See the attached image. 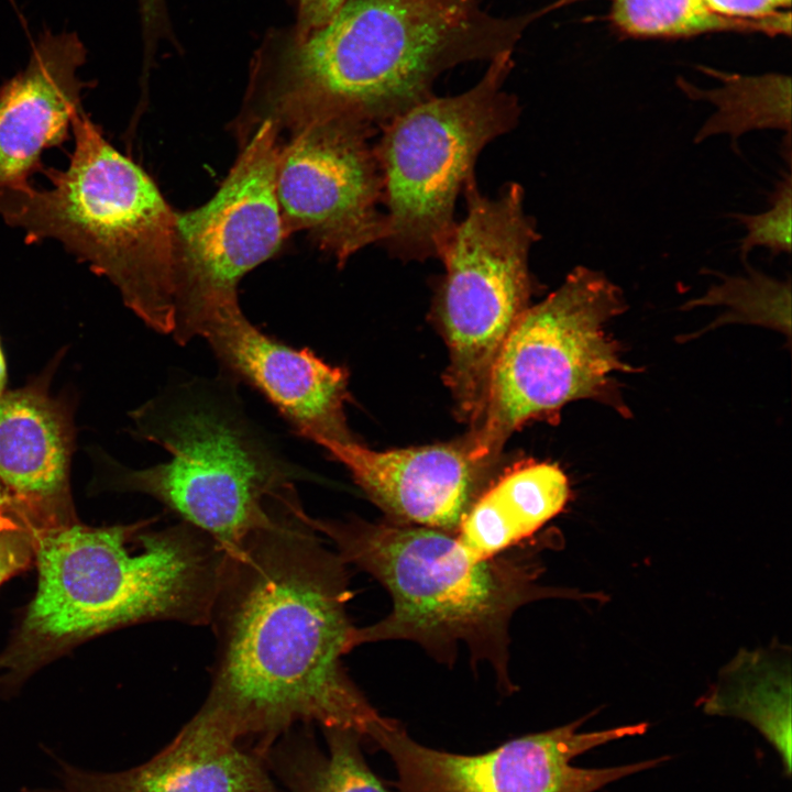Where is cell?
<instances>
[{"instance_id": "cell-1", "label": "cell", "mask_w": 792, "mask_h": 792, "mask_svg": "<svg viewBox=\"0 0 792 792\" xmlns=\"http://www.w3.org/2000/svg\"><path fill=\"white\" fill-rule=\"evenodd\" d=\"M295 490L268 525L227 553L210 625L217 637L209 692L193 716L264 757L297 726L350 729L364 744L383 716L350 679L356 647L346 563L308 521Z\"/></svg>"}, {"instance_id": "cell-2", "label": "cell", "mask_w": 792, "mask_h": 792, "mask_svg": "<svg viewBox=\"0 0 792 792\" xmlns=\"http://www.w3.org/2000/svg\"><path fill=\"white\" fill-rule=\"evenodd\" d=\"M541 16L495 15L482 0H346L307 34L271 29L250 90L278 120L332 114L381 128L435 96L447 70L514 52Z\"/></svg>"}, {"instance_id": "cell-3", "label": "cell", "mask_w": 792, "mask_h": 792, "mask_svg": "<svg viewBox=\"0 0 792 792\" xmlns=\"http://www.w3.org/2000/svg\"><path fill=\"white\" fill-rule=\"evenodd\" d=\"M154 519L91 527L79 520L31 534L37 585L0 652L11 686L99 635L173 620L209 625L227 551L191 525Z\"/></svg>"}, {"instance_id": "cell-4", "label": "cell", "mask_w": 792, "mask_h": 792, "mask_svg": "<svg viewBox=\"0 0 792 792\" xmlns=\"http://www.w3.org/2000/svg\"><path fill=\"white\" fill-rule=\"evenodd\" d=\"M311 527L336 551L376 579L392 598L377 623L356 627V646L384 640L420 645L451 662L463 644L474 662L493 667L503 690L508 674L509 624L515 612L536 600L573 597L574 592L539 584L538 562L528 552L477 559L455 534L392 520L319 519Z\"/></svg>"}, {"instance_id": "cell-5", "label": "cell", "mask_w": 792, "mask_h": 792, "mask_svg": "<svg viewBox=\"0 0 792 792\" xmlns=\"http://www.w3.org/2000/svg\"><path fill=\"white\" fill-rule=\"evenodd\" d=\"M66 168L51 187L0 191V217L26 243L53 239L107 277L148 327L170 334L179 270L177 215L152 178L105 138L84 110L72 120Z\"/></svg>"}, {"instance_id": "cell-6", "label": "cell", "mask_w": 792, "mask_h": 792, "mask_svg": "<svg viewBox=\"0 0 792 792\" xmlns=\"http://www.w3.org/2000/svg\"><path fill=\"white\" fill-rule=\"evenodd\" d=\"M229 387L191 380L136 410L138 433L170 458L122 472L116 484L152 496L232 552L271 522L274 498L309 474L283 457Z\"/></svg>"}, {"instance_id": "cell-7", "label": "cell", "mask_w": 792, "mask_h": 792, "mask_svg": "<svg viewBox=\"0 0 792 792\" xmlns=\"http://www.w3.org/2000/svg\"><path fill=\"white\" fill-rule=\"evenodd\" d=\"M626 309L622 288L584 265L529 306L499 351L482 416L465 435L473 457L496 464L517 429L574 400L624 407L615 376L635 369L623 362L607 326Z\"/></svg>"}, {"instance_id": "cell-8", "label": "cell", "mask_w": 792, "mask_h": 792, "mask_svg": "<svg viewBox=\"0 0 792 792\" xmlns=\"http://www.w3.org/2000/svg\"><path fill=\"white\" fill-rule=\"evenodd\" d=\"M513 52L492 61L462 94L432 96L386 122L374 144L385 204L380 242L403 261L440 258L457 226L454 205L482 150L518 122L504 89Z\"/></svg>"}, {"instance_id": "cell-9", "label": "cell", "mask_w": 792, "mask_h": 792, "mask_svg": "<svg viewBox=\"0 0 792 792\" xmlns=\"http://www.w3.org/2000/svg\"><path fill=\"white\" fill-rule=\"evenodd\" d=\"M462 193L466 213L440 257L446 272L433 315L449 352L443 380L454 414L472 428L484 410L499 351L529 307V253L540 234L525 212L519 184L491 198L473 176Z\"/></svg>"}, {"instance_id": "cell-10", "label": "cell", "mask_w": 792, "mask_h": 792, "mask_svg": "<svg viewBox=\"0 0 792 792\" xmlns=\"http://www.w3.org/2000/svg\"><path fill=\"white\" fill-rule=\"evenodd\" d=\"M280 128L267 117L204 206L177 215L179 270L173 334L186 344L219 308L237 304L240 279L288 234L276 193Z\"/></svg>"}, {"instance_id": "cell-11", "label": "cell", "mask_w": 792, "mask_h": 792, "mask_svg": "<svg viewBox=\"0 0 792 792\" xmlns=\"http://www.w3.org/2000/svg\"><path fill=\"white\" fill-rule=\"evenodd\" d=\"M590 716L473 755L428 747L414 739L400 722L383 717L365 747L389 757L396 773L393 792H595L668 760L659 757L616 767H575L572 760L578 756L648 729L647 723H638L579 732Z\"/></svg>"}, {"instance_id": "cell-12", "label": "cell", "mask_w": 792, "mask_h": 792, "mask_svg": "<svg viewBox=\"0 0 792 792\" xmlns=\"http://www.w3.org/2000/svg\"><path fill=\"white\" fill-rule=\"evenodd\" d=\"M276 193L287 233L304 230L339 265L384 234L382 177L371 138L359 120L308 114L278 122Z\"/></svg>"}, {"instance_id": "cell-13", "label": "cell", "mask_w": 792, "mask_h": 792, "mask_svg": "<svg viewBox=\"0 0 792 792\" xmlns=\"http://www.w3.org/2000/svg\"><path fill=\"white\" fill-rule=\"evenodd\" d=\"M205 338L222 366L256 388L300 437L321 446L354 440L346 425L348 372L260 331L239 302L215 311Z\"/></svg>"}, {"instance_id": "cell-14", "label": "cell", "mask_w": 792, "mask_h": 792, "mask_svg": "<svg viewBox=\"0 0 792 792\" xmlns=\"http://www.w3.org/2000/svg\"><path fill=\"white\" fill-rule=\"evenodd\" d=\"M343 464L388 520L455 534L488 487L495 464L477 460L466 437L444 443L374 451L356 440L321 444Z\"/></svg>"}, {"instance_id": "cell-15", "label": "cell", "mask_w": 792, "mask_h": 792, "mask_svg": "<svg viewBox=\"0 0 792 792\" xmlns=\"http://www.w3.org/2000/svg\"><path fill=\"white\" fill-rule=\"evenodd\" d=\"M70 413L43 380L0 396V504L30 535L78 520Z\"/></svg>"}, {"instance_id": "cell-16", "label": "cell", "mask_w": 792, "mask_h": 792, "mask_svg": "<svg viewBox=\"0 0 792 792\" xmlns=\"http://www.w3.org/2000/svg\"><path fill=\"white\" fill-rule=\"evenodd\" d=\"M86 56L76 33L47 30L33 45L26 67L0 87V191L30 185V177L45 166L43 152L68 139L89 87L78 75Z\"/></svg>"}, {"instance_id": "cell-17", "label": "cell", "mask_w": 792, "mask_h": 792, "mask_svg": "<svg viewBox=\"0 0 792 792\" xmlns=\"http://www.w3.org/2000/svg\"><path fill=\"white\" fill-rule=\"evenodd\" d=\"M55 792H279L262 757L190 718L146 762L119 772L61 767Z\"/></svg>"}, {"instance_id": "cell-18", "label": "cell", "mask_w": 792, "mask_h": 792, "mask_svg": "<svg viewBox=\"0 0 792 792\" xmlns=\"http://www.w3.org/2000/svg\"><path fill=\"white\" fill-rule=\"evenodd\" d=\"M569 497V481L559 466L513 468L477 497L455 536L477 559L493 558L532 536L562 512Z\"/></svg>"}, {"instance_id": "cell-19", "label": "cell", "mask_w": 792, "mask_h": 792, "mask_svg": "<svg viewBox=\"0 0 792 792\" xmlns=\"http://www.w3.org/2000/svg\"><path fill=\"white\" fill-rule=\"evenodd\" d=\"M310 727L286 733L263 757L289 792H393L369 766L361 734L322 729L327 743L323 751Z\"/></svg>"}, {"instance_id": "cell-20", "label": "cell", "mask_w": 792, "mask_h": 792, "mask_svg": "<svg viewBox=\"0 0 792 792\" xmlns=\"http://www.w3.org/2000/svg\"><path fill=\"white\" fill-rule=\"evenodd\" d=\"M708 714L729 715L751 723L772 744L791 771V683L789 667L773 652L738 654L704 698Z\"/></svg>"}, {"instance_id": "cell-21", "label": "cell", "mask_w": 792, "mask_h": 792, "mask_svg": "<svg viewBox=\"0 0 792 792\" xmlns=\"http://www.w3.org/2000/svg\"><path fill=\"white\" fill-rule=\"evenodd\" d=\"M721 81L713 89H702L680 78L676 84L694 101L712 103L716 110L697 130L693 142L702 143L716 135H728L734 151L746 133L779 130L791 133V78L782 74L744 76L703 67Z\"/></svg>"}, {"instance_id": "cell-22", "label": "cell", "mask_w": 792, "mask_h": 792, "mask_svg": "<svg viewBox=\"0 0 792 792\" xmlns=\"http://www.w3.org/2000/svg\"><path fill=\"white\" fill-rule=\"evenodd\" d=\"M584 0H554L542 14ZM608 19L623 35L640 38L688 37L708 32L739 31L774 34L769 22L729 20L711 12L702 0H607Z\"/></svg>"}, {"instance_id": "cell-23", "label": "cell", "mask_w": 792, "mask_h": 792, "mask_svg": "<svg viewBox=\"0 0 792 792\" xmlns=\"http://www.w3.org/2000/svg\"><path fill=\"white\" fill-rule=\"evenodd\" d=\"M745 275L730 276L714 272L721 279L712 285L706 294L691 300L685 307L725 305L729 308L732 317L778 321H789L791 283L790 278L780 280L768 276L744 263Z\"/></svg>"}, {"instance_id": "cell-24", "label": "cell", "mask_w": 792, "mask_h": 792, "mask_svg": "<svg viewBox=\"0 0 792 792\" xmlns=\"http://www.w3.org/2000/svg\"><path fill=\"white\" fill-rule=\"evenodd\" d=\"M770 208L760 213L730 212L729 218L741 223L746 234L739 242L740 258L747 256L756 248L768 249L776 257L782 253H791L792 231V176L790 169L783 172L769 194Z\"/></svg>"}, {"instance_id": "cell-25", "label": "cell", "mask_w": 792, "mask_h": 792, "mask_svg": "<svg viewBox=\"0 0 792 792\" xmlns=\"http://www.w3.org/2000/svg\"><path fill=\"white\" fill-rule=\"evenodd\" d=\"M725 19L750 22L791 23V0H702Z\"/></svg>"}, {"instance_id": "cell-26", "label": "cell", "mask_w": 792, "mask_h": 792, "mask_svg": "<svg viewBox=\"0 0 792 792\" xmlns=\"http://www.w3.org/2000/svg\"><path fill=\"white\" fill-rule=\"evenodd\" d=\"M141 18L143 62L151 64L161 41L175 43L165 0H138Z\"/></svg>"}, {"instance_id": "cell-27", "label": "cell", "mask_w": 792, "mask_h": 792, "mask_svg": "<svg viewBox=\"0 0 792 792\" xmlns=\"http://www.w3.org/2000/svg\"><path fill=\"white\" fill-rule=\"evenodd\" d=\"M34 551L31 535L25 529L9 530L0 534V586L29 569L33 563Z\"/></svg>"}, {"instance_id": "cell-28", "label": "cell", "mask_w": 792, "mask_h": 792, "mask_svg": "<svg viewBox=\"0 0 792 792\" xmlns=\"http://www.w3.org/2000/svg\"><path fill=\"white\" fill-rule=\"evenodd\" d=\"M296 21L290 28L299 35L307 34L326 24L346 0H292Z\"/></svg>"}, {"instance_id": "cell-29", "label": "cell", "mask_w": 792, "mask_h": 792, "mask_svg": "<svg viewBox=\"0 0 792 792\" xmlns=\"http://www.w3.org/2000/svg\"><path fill=\"white\" fill-rule=\"evenodd\" d=\"M23 529L0 504V534L9 530Z\"/></svg>"}, {"instance_id": "cell-30", "label": "cell", "mask_w": 792, "mask_h": 792, "mask_svg": "<svg viewBox=\"0 0 792 792\" xmlns=\"http://www.w3.org/2000/svg\"><path fill=\"white\" fill-rule=\"evenodd\" d=\"M7 382V367L3 353L0 346V396L4 393Z\"/></svg>"}]
</instances>
